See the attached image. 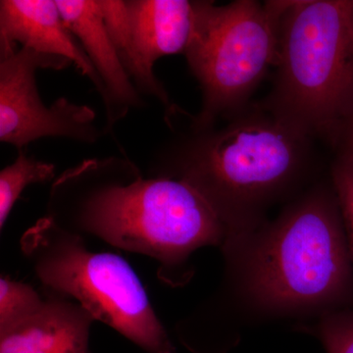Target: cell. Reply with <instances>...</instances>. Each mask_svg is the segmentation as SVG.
Listing matches in <instances>:
<instances>
[{"mask_svg": "<svg viewBox=\"0 0 353 353\" xmlns=\"http://www.w3.org/2000/svg\"><path fill=\"white\" fill-rule=\"evenodd\" d=\"M0 46L1 53L28 48L64 58L75 63L106 97L103 83L85 51L77 46L67 29L57 1L50 0H2L0 2Z\"/></svg>", "mask_w": 353, "mask_h": 353, "instance_id": "9c48e42d", "label": "cell"}, {"mask_svg": "<svg viewBox=\"0 0 353 353\" xmlns=\"http://www.w3.org/2000/svg\"><path fill=\"white\" fill-rule=\"evenodd\" d=\"M57 4L70 32L83 44L110 101L123 106H136L139 95L104 23L99 1L57 0Z\"/></svg>", "mask_w": 353, "mask_h": 353, "instance_id": "8fae6325", "label": "cell"}, {"mask_svg": "<svg viewBox=\"0 0 353 353\" xmlns=\"http://www.w3.org/2000/svg\"><path fill=\"white\" fill-rule=\"evenodd\" d=\"M229 120L219 130H202L190 143L180 176L227 227L225 245L264 224L265 210L307 171L315 141L260 104Z\"/></svg>", "mask_w": 353, "mask_h": 353, "instance_id": "6da1fadb", "label": "cell"}, {"mask_svg": "<svg viewBox=\"0 0 353 353\" xmlns=\"http://www.w3.org/2000/svg\"><path fill=\"white\" fill-rule=\"evenodd\" d=\"M334 145L338 148V154L347 155L353 159V117L341 129Z\"/></svg>", "mask_w": 353, "mask_h": 353, "instance_id": "9a60e30c", "label": "cell"}, {"mask_svg": "<svg viewBox=\"0 0 353 353\" xmlns=\"http://www.w3.org/2000/svg\"><path fill=\"white\" fill-rule=\"evenodd\" d=\"M102 18L125 69L145 92L168 104L153 73L159 58L185 53L192 27V1H99Z\"/></svg>", "mask_w": 353, "mask_h": 353, "instance_id": "ba28073f", "label": "cell"}, {"mask_svg": "<svg viewBox=\"0 0 353 353\" xmlns=\"http://www.w3.org/2000/svg\"><path fill=\"white\" fill-rule=\"evenodd\" d=\"M64 58L21 48L1 53L0 63V139L19 150L44 137H69L92 141L94 112L61 99L52 108L41 102L36 85L39 68L62 69Z\"/></svg>", "mask_w": 353, "mask_h": 353, "instance_id": "52a82bcc", "label": "cell"}, {"mask_svg": "<svg viewBox=\"0 0 353 353\" xmlns=\"http://www.w3.org/2000/svg\"><path fill=\"white\" fill-rule=\"evenodd\" d=\"M241 245L245 292L264 311H331L352 296L353 267L333 189L316 188L225 248Z\"/></svg>", "mask_w": 353, "mask_h": 353, "instance_id": "7a4b0ae2", "label": "cell"}, {"mask_svg": "<svg viewBox=\"0 0 353 353\" xmlns=\"http://www.w3.org/2000/svg\"><path fill=\"white\" fill-rule=\"evenodd\" d=\"M289 0L192 1V27L183 54L202 90L199 131L248 108L276 67L281 20Z\"/></svg>", "mask_w": 353, "mask_h": 353, "instance_id": "277c9868", "label": "cell"}, {"mask_svg": "<svg viewBox=\"0 0 353 353\" xmlns=\"http://www.w3.org/2000/svg\"><path fill=\"white\" fill-rule=\"evenodd\" d=\"M22 246L46 287L73 296L94 319L146 353H174L141 281L124 259L88 252L78 234L63 231L51 218L28 231Z\"/></svg>", "mask_w": 353, "mask_h": 353, "instance_id": "8992f818", "label": "cell"}, {"mask_svg": "<svg viewBox=\"0 0 353 353\" xmlns=\"http://www.w3.org/2000/svg\"><path fill=\"white\" fill-rule=\"evenodd\" d=\"M92 320L81 305L50 299L34 314L0 330V353H88Z\"/></svg>", "mask_w": 353, "mask_h": 353, "instance_id": "30bf717a", "label": "cell"}, {"mask_svg": "<svg viewBox=\"0 0 353 353\" xmlns=\"http://www.w3.org/2000/svg\"><path fill=\"white\" fill-rule=\"evenodd\" d=\"M54 176V167L19 152L17 159L0 173V227L6 224L21 192L32 183L46 182Z\"/></svg>", "mask_w": 353, "mask_h": 353, "instance_id": "7c38bea8", "label": "cell"}, {"mask_svg": "<svg viewBox=\"0 0 353 353\" xmlns=\"http://www.w3.org/2000/svg\"><path fill=\"white\" fill-rule=\"evenodd\" d=\"M275 68L260 106L334 145L353 117V0H289Z\"/></svg>", "mask_w": 353, "mask_h": 353, "instance_id": "3957f363", "label": "cell"}, {"mask_svg": "<svg viewBox=\"0 0 353 353\" xmlns=\"http://www.w3.org/2000/svg\"><path fill=\"white\" fill-rule=\"evenodd\" d=\"M78 223L83 231L163 267L182 264L202 246H225L229 238L212 206L181 179L138 176L101 188L83 203Z\"/></svg>", "mask_w": 353, "mask_h": 353, "instance_id": "5b68a950", "label": "cell"}, {"mask_svg": "<svg viewBox=\"0 0 353 353\" xmlns=\"http://www.w3.org/2000/svg\"><path fill=\"white\" fill-rule=\"evenodd\" d=\"M315 334L328 353H353V308L325 313Z\"/></svg>", "mask_w": 353, "mask_h": 353, "instance_id": "5bb4252c", "label": "cell"}, {"mask_svg": "<svg viewBox=\"0 0 353 353\" xmlns=\"http://www.w3.org/2000/svg\"><path fill=\"white\" fill-rule=\"evenodd\" d=\"M44 301L30 285L7 277L0 279V330L22 321L39 310Z\"/></svg>", "mask_w": 353, "mask_h": 353, "instance_id": "4fadbf2b", "label": "cell"}]
</instances>
